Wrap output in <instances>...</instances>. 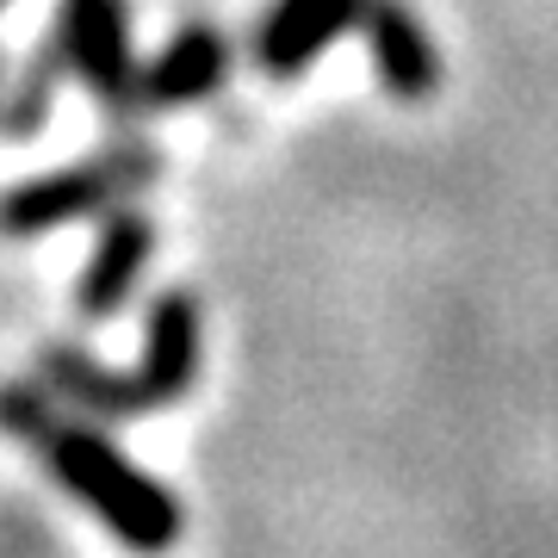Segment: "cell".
I'll list each match as a JSON object with an SVG mask.
<instances>
[{"instance_id": "1", "label": "cell", "mask_w": 558, "mask_h": 558, "mask_svg": "<svg viewBox=\"0 0 558 558\" xmlns=\"http://www.w3.org/2000/svg\"><path fill=\"white\" fill-rule=\"evenodd\" d=\"M0 435H13L25 453H38L50 465V478L62 484V497L81 502L137 558H168L186 534V502L143 472L119 440L106 435V422H87L75 410H62L38 379H7L0 385Z\"/></svg>"}, {"instance_id": "2", "label": "cell", "mask_w": 558, "mask_h": 558, "mask_svg": "<svg viewBox=\"0 0 558 558\" xmlns=\"http://www.w3.org/2000/svg\"><path fill=\"white\" fill-rule=\"evenodd\" d=\"M156 174H161L156 143L124 137V143H112V149H100V156H87V161H69V168H50V174L13 180V186L0 193V236L32 242V236L62 230V223L106 218L112 205L137 199Z\"/></svg>"}, {"instance_id": "3", "label": "cell", "mask_w": 558, "mask_h": 558, "mask_svg": "<svg viewBox=\"0 0 558 558\" xmlns=\"http://www.w3.org/2000/svg\"><path fill=\"white\" fill-rule=\"evenodd\" d=\"M50 44H57L69 81H81L112 119H131L137 44H131V7L124 0H62Z\"/></svg>"}, {"instance_id": "4", "label": "cell", "mask_w": 558, "mask_h": 558, "mask_svg": "<svg viewBox=\"0 0 558 558\" xmlns=\"http://www.w3.org/2000/svg\"><path fill=\"white\" fill-rule=\"evenodd\" d=\"M199 366H205V311L186 286H168L143 311V360L124 366L137 416H156V410H174L180 398H193Z\"/></svg>"}, {"instance_id": "5", "label": "cell", "mask_w": 558, "mask_h": 558, "mask_svg": "<svg viewBox=\"0 0 558 558\" xmlns=\"http://www.w3.org/2000/svg\"><path fill=\"white\" fill-rule=\"evenodd\" d=\"M149 260H156V218L137 199L112 205L94 248H87V260H81V274H75V317H87V323L119 317L124 304L137 299Z\"/></svg>"}, {"instance_id": "6", "label": "cell", "mask_w": 558, "mask_h": 558, "mask_svg": "<svg viewBox=\"0 0 558 558\" xmlns=\"http://www.w3.org/2000/svg\"><path fill=\"white\" fill-rule=\"evenodd\" d=\"M230 75V38L211 20H186L174 38L161 44L149 69H137L131 87V119L137 112H180V106H205Z\"/></svg>"}, {"instance_id": "7", "label": "cell", "mask_w": 558, "mask_h": 558, "mask_svg": "<svg viewBox=\"0 0 558 558\" xmlns=\"http://www.w3.org/2000/svg\"><path fill=\"white\" fill-rule=\"evenodd\" d=\"M360 38H366V57H373V75L391 100L422 106L440 94V50L428 38V25L403 7V0H366L360 7Z\"/></svg>"}, {"instance_id": "8", "label": "cell", "mask_w": 558, "mask_h": 558, "mask_svg": "<svg viewBox=\"0 0 558 558\" xmlns=\"http://www.w3.org/2000/svg\"><path fill=\"white\" fill-rule=\"evenodd\" d=\"M366 0H274L255 25V69L267 81H299L311 62L360 25Z\"/></svg>"}, {"instance_id": "9", "label": "cell", "mask_w": 558, "mask_h": 558, "mask_svg": "<svg viewBox=\"0 0 558 558\" xmlns=\"http://www.w3.org/2000/svg\"><path fill=\"white\" fill-rule=\"evenodd\" d=\"M62 57L57 44L44 38L32 57H25L20 81L13 87H0V143H32L44 131V119H50V106H57V87H62Z\"/></svg>"}, {"instance_id": "10", "label": "cell", "mask_w": 558, "mask_h": 558, "mask_svg": "<svg viewBox=\"0 0 558 558\" xmlns=\"http://www.w3.org/2000/svg\"><path fill=\"white\" fill-rule=\"evenodd\" d=\"M0 7H7V0H0Z\"/></svg>"}]
</instances>
